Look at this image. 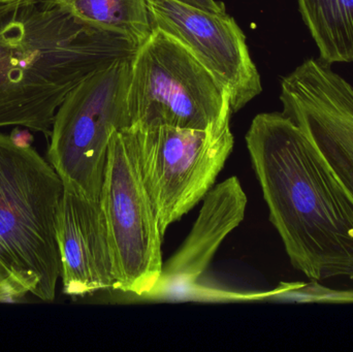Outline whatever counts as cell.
Wrapping results in <instances>:
<instances>
[{
  "label": "cell",
  "mask_w": 353,
  "mask_h": 352,
  "mask_svg": "<svg viewBox=\"0 0 353 352\" xmlns=\"http://www.w3.org/2000/svg\"><path fill=\"white\" fill-rule=\"evenodd\" d=\"M253 169L294 269L311 280L353 278V204L304 130L263 113L246 134Z\"/></svg>",
  "instance_id": "6da1fadb"
},
{
  "label": "cell",
  "mask_w": 353,
  "mask_h": 352,
  "mask_svg": "<svg viewBox=\"0 0 353 352\" xmlns=\"http://www.w3.org/2000/svg\"><path fill=\"white\" fill-rule=\"evenodd\" d=\"M136 50L123 37L81 22L56 0H0V128L50 136L68 93Z\"/></svg>",
  "instance_id": "7a4b0ae2"
},
{
  "label": "cell",
  "mask_w": 353,
  "mask_h": 352,
  "mask_svg": "<svg viewBox=\"0 0 353 352\" xmlns=\"http://www.w3.org/2000/svg\"><path fill=\"white\" fill-rule=\"evenodd\" d=\"M64 184L32 146L0 132V274L50 303L61 278L57 217Z\"/></svg>",
  "instance_id": "3957f363"
},
{
  "label": "cell",
  "mask_w": 353,
  "mask_h": 352,
  "mask_svg": "<svg viewBox=\"0 0 353 352\" xmlns=\"http://www.w3.org/2000/svg\"><path fill=\"white\" fill-rule=\"evenodd\" d=\"M132 58L118 60L87 76L56 112L48 161L68 191L91 200L101 198L112 136L132 126L128 107Z\"/></svg>",
  "instance_id": "277c9868"
},
{
  "label": "cell",
  "mask_w": 353,
  "mask_h": 352,
  "mask_svg": "<svg viewBox=\"0 0 353 352\" xmlns=\"http://www.w3.org/2000/svg\"><path fill=\"white\" fill-rule=\"evenodd\" d=\"M132 125L205 130L230 119L225 89L176 39L161 29L137 48L130 62Z\"/></svg>",
  "instance_id": "5b68a950"
},
{
  "label": "cell",
  "mask_w": 353,
  "mask_h": 352,
  "mask_svg": "<svg viewBox=\"0 0 353 352\" xmlns=\"http://www.w3.org/2000/svg\"><path fill=\"white\" fill-rule=\"evenodd\" d=\"M124 130L165 237L213 188L234 149L230 119L205 130L132 125Z\"/></svg>",
  "instance_id": "8992f818"
},
{
  "label": "cell",
  "mask_w": 353,
  "mask_h": 352,
  "mask_svg": "<svg viewBox=\"0 0 353 352\" xmlns=\"http://www.w3.org/2000/svg\"><path fill=\"white\" fill-rule=\"evenodd\" d=\"M124 130L116 132L110 142L99 202L113 258L115 289L147 298L163 273V236Z\"/></svg>",
  "instance_id": "52a82bcc"
},
{
  "label": "cell",
  "mask_w": 353,
  "mask_h": 352,
  "mask_svg": "<svg viewBox=\"0 0 353 352\" xmlns=\"http://www.w3.org/2000/svg\"><path fill=\"white\" fill-rule=\"evenodd\" d=\"M284 115L308 136L353 204V86L323 60L310 59L283 79Z\"/></svg>",
  "instance_id": "ba28073f"
},
{
  "label": "cell",
  "mask_w": 353,
  "mask_h": 352,
  "mask_svg": "<svg viewBox=\"0 0 353 352\" xmlns=\"http://www.w3.org/2000/svg\"><path fill=\"white\" fill-rule=\"evenodd\" d=\"M153 28L183 45L225 89L238 112L263 91L246 37L226 12H211L176 0H147Z\"/></svg>",
  "instance_id": "9c48e42d"
},
{
  "label": "cell",
  "mask_w": 353,
  "mask_h": 352,
  "mask_svg": "<svg viewBox=\"0 0 353 352\" xmlns=\"http://www.w3.org/2000/svg\"><path fill=\"white\" fill-rule=\"evenodd\" d=\"M56 234L64 295L85 297L115 289L113 258L99 200L64 190Z\"/></svg>",
  "instance_id": "30bf717a"
},
{
  "label": "cell",
  "mask_w": 353,
  "mask_h": 352,
  "mask_svg": "<svg viewBox=\"0 0 353 352\" xmlns=\"http://www.w3.org/2000/svg\"><path fill=\"white\" fill-rule=\"evenodd\" d=\"M199 216L176 253L163 262V273L149 299L190 291L211 264L218 248L245 217L247 196L236 177L212 188L203 198Z\"/></svg>",
  "instance_id": "8fae6325"
},
{
  "label": "cell",
  "mask_w": 353,
  "mask_h": 352,
  "mask_svg": "<svg viewBox=\"0 0 353 352\" xmlns=\"http://www.w3.org/2000/svg\"><path fill=\"white\" fill-rule=\"evenodd\" d=\"M91 27L142 45L153 31L147 0H56Z\"/></svg>",
  "instance_id": "7c38bea8"
},
{
  "label": "cell",
  "mask_w": 353,
  "mask_h": 352,
  "mask_svg": "<svg viewBox=\"0 0 353 352\" xmlns=\"http://www.w3.org/2000/svg\"><path fill=\"white\" fill-rule=\"evenodd\" d=\"M327 64L353 61V0H298Z\"/></svg>",
  "instance_id": "4fadbf2b"
},
{
  "label": "cell",
  "mask_w": 353,
  "mask_h": 352,
  "mask_svg": "<svg viewBox=\"0 0 353 352\" xmlns=\"http://www.w3.org/2000/svg\"><path fill=\"white\" fill-rule=\"evenodd\" d=\"M270 296L290 303L353 304V291H336L319 284L316 280L309 283H283Z\"/></svg>",
  "instance_id": "5bb4252c"
},
{
  "label": "cell",
  "mask_w": 353,
  "mask_h": 352,
  "mask_svg": "<svg viewBox=\"0 0 353 352\" xmlns=\"http://www.w3.org/2000/svg\"><path fill=\"white\" fill-rule=\"evenodd\" d=\"M22 291L0 274V303H12L25 297Z\"/></svg>",
  "instance_id": "9a60e30c"
},
{
  "label": "cell",
  "mask_w": 353,
  "mask_h": 352,
  "mask_svg": "<svg viewBox=\"0 0 353 352\" xmlns=\"http://www.w3.org/2000/svg\"><path fill=\"white\" fill-rule=\"evenodd\" d=\"M10 136L19 146H31L33 142V136L30 134V130L28 128L20 127V126L14 127L10 132Z\"/></svg>",
  "instance_id": "2e32d148"
},
{
  "label": "cell",
  "mask_w": 353,
  "mask_h": 352,
  "mask_svg": "<svg viewBox=\"0 0 353 352\" xmlns=\"http://www.w3.org/2000/svg\"><path fill=\"white\" fill-rule=\"evenodd\" d=\"M176 1L195 6V8H203V10H211V12H226L223 4H220L215 0H176Z\"/></svg>",
  "instance_id": "e0dca14e"
},
{
  "label": "cell",
  "mask_w": 353,
  "mask_h": 352,
  "mask_svg": "<svg viewBox=\"0 0 353 352\" xmlns=\"http://www.w3.org/2000/svg\"><path fill=\"white\" fill-rule=\"evenodd\" d=\"M1 1H23V0H1Z\"/></svg>",
  "instance_id": "ac0fdd59"
},
{
  "label": "cell",
  "mask_w": 353,
  "mask_h": 352,
  "mask_svg": "<svg viewBox=\"0 0 353 352\" xmlns=\"http://www.w3.org/2000/svg\"><path fill=\"white\" fill-rule=\"evenodd\" d=\"M353 279V278H352Z\"/></svg>",
  "instance_id": "d6986e66"
}]
</instances>
